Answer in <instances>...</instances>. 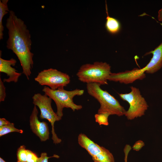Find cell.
<instances>
[{
  "label": "cell",
  "instance_id": "cell-5",
  "mask_svg": "<svg viewBox=\"0 0 162 162\" xmlns=\"http://www.w3.org/2000/svg\"><path fill=\"white\" fill-rule=\"evenodd\" d=\"M32 99L33 104L40 109V118L47 120L51 124L52 139L53 143L56 144L60 143L62 140L58 137L55 132L54 124L55 122L59 121L62 118L54 111L51 106L52 99L46 94L42 95L40 93L34 94Z\"/></svg>",
  "mask_w": 162,
  "mask_h": 162
},
{
  "label": "cell",
  "instance_id": "cell-18",
  "mask_svg": "<svg viewBox=\"0 0 162 162\" xmlns=\"http://www.w3.org/2000/svg\"><path fill=\"white\" fill-rule=\"evenodd\" d=\"M6 97L5 87L4 82L0 78V102L4 101Z\"/></svg>",
  "mask_w": 162,
  "mask_h": 162
},
{
  "label": "cell",
  "instance_id": "cell-19",
  "mask_svg": "<svg viewBox=\"0 0 162 162\" xmlns=\"http://www.w3.org/2000/svg\"><path fill=\"white\" fill-rule=\"evenodd\" d=\"M53 157L58 158L59 156L56 154H54L52 156L48 157L46 153L42 152L41 154L40 157H38V162H48V160L49 158Z\"/></svg>",
  "mask_w": 162,
  "mask_h": 162
},
{
  "label": "cell",
  "instance_id": "cell-10",
  "mask_svg": "<svg viewBox=\"0 0 162 162\" xmlns=\"http://www.w3.org/2000/svg\"><path fill=\"white\" fill-rule=\"evenodd\" d=\"M152 54V57L146 65L139 69L142 74H154L159 70L162 67V42L154 50L146 53L145 55Z\"/></svg>",
  "mask_w": 162,
  "mask_h": 162
},
{
  "label": "cell",
  "instance_id": "cell-6",
  "mask_svg": "<svg viewBox=\"0 0 162 162\" xmlns=\"http://www.w3.org/2000/svg\"><path fill=\"white\" fill-rule=\"evenodd\" d=\"M130 88L129 93L119 95L122 99L129 104V108L124 115L128 119L132 120L144 115L148 106L138 88L132 86Z\"/></svg>",
  "mask_w": 162,
  "mask_h": 162
},
{
  "label": "cell",
  "instance_id": "cell-23",
  "mask_svg": "<svg viewBox=\"0 0 162 162\" xmlns=\"http://www.w3.org/2000/svg\"><path fill=\"white\" fill-rule=\"evenodd\" d=\"M124 162H127V158L128 157V155L129 153L127 152H124Z\"/></svg>",
  "mask_w": 162,
  "mask_h": 162
},
{
  "label": "cell",
  "instance_id": "cell-2",
  "mask_svg": "<svg viewBox=\"0 0 162 162\" xmlns=\"http://www.w3.org/2000/svg\"><path fill=\"white\" fill-rule=\"evenodd\" d=\"M101 85L92 83L87 84L88 93L95 98L100 104L98 114H108L119 116L124 115L126 110L119 101L108 92L102 89Z\"/></svg>",
  "mask_w": 162,
  "mask_h": 162
},
{
  "label": "cell",
  "instance_id": "cell-7",
  "mask_svg": "<svg viewBox=\"0 0 162 162\" xmlns=\"http://www.w3.org/2000/svg\"><path fill=\"white\" fill-rule=\"evenodd\" d=\"M34 80L40 85L48 86L53 90L66 86L70 81V77L67 74L52 68L41 71Z\"/></svg>",
  "mask_w": 162,
  "mask_h": 162
},
{
  "label": "cell",
  "instance_id": "cell-20",
  "mask_svg": "<svg viewBox=\"0 0 162 162\" xmlns=\"http://www.w3.org/2000/svg\"><path fill=\"white\" fill-rule=\"evenodd\" d=\"M145 145L144 142L141 140H139L136 142L132 147V148L134 150L138 151Z\"/></svg>",
  "mask_w": 162,
  "mask_h": 162
},
{
  "label": "cell",
  "instance_id": "cell-17",
  "mask_svg": "<svg viewBox=\"0 0 162 162\" xmlns=\"http://www.w3.org/2000/svg\"><path fill=\"white\" fill-rule=\"evenodd\" d=\"M27 162H38V157L33 152L28 149L26 150Z\"/></svg>",
  "mask_w": 162,
  "mask_h": 162
},
{
  "label": "cell",
  "instance_id": "cell-14",
  "mask_svg": "<svg viewBox=\"0 0 162 162\" xmlns=\"http://www.w3.org/2000/svg\"><path fill=\"white\" fill-rule=\"evenodd\" d=\"M12 132H17L22 133L23 130L15 128L13 123H10L9 124L0 127V136Z\"/></svg>",
  "mask_w": 162,
  "mask_h": 162
},
{
  "label": "cell",
  "instance_id": "cell-24",
  "mask_svg": "<svg viewBox=\"0 0 162 162\" xmlns=\"http://www.w3.org/2000/svg\"><path fill=\"white\" fill-rule=\"evenodd\" d=\"M0 162H7L5 161L4 159H3L1 157L0 158Z\"/></svg>",
  "mask_w": 162,
  "mask_h": 162
},
{
  "label": "cell",
  "instance_id": "cell-1",
  "mask_svg": "<svg viewBox=\"0 0 162 162\" xmlns=\"http://www.w3.org/2000/svg\"><path fill=\"white\" fill-rule=\"evenodd\" d=\"M6 27L8 35L6 47L16 55L22 66V73L29 80L33 65L34 56L31 51L32 41L29 31L24 21L18 18L12 10L9 12Z\"/></svg>",
  "mask_w": 162,
  "mask_h": 162
},
{
  "label": "cell",
  "instance_id": "cell-13",
  "mask_svg": "<svg viewBox=\"0 0 162 162\" xmlns=\"http://www.w3.org/2000/svg\"><path fill=\"white\" fill-rule=\"evenodd\" d=\"M8 0H0V40L3 38L4 27L2 24V19L4 15L9 12L8 3Z\"/></svg>",
  "mask_w": 162,
  "mask_h": 162
},
{
  "label": "cell",
  "instance_id": "cell-15",
  "mask_svg": "<svg viewBox=\"0 0 162 162\" xmlns=\"http://www.w3.org/2000/svg\"><path fill=\"white\" fill-rule=\"evenodd\" d=\"M26 150L24 145L21 146L18 148L16 152L17 162H27Z\"/></svg>",
  "mask_w": 162,
  "mask_h": 162
},
{
  "label": "cell",
  "instance_id": "cell-11",
  "mask_svg": "<svg viewBox=\"0 0 162 162\" xmlns=\"http://www.w3.org/2000/svg\"><path fill=\"white\" fill-rule=\"evenodd\" d=\"M16 63V61L13 58L9 60H5L0 57V72L6 74L8 77V78L3 79L4 82L9 83L17 82L19 77L22 73L17 72L15 69L12 67L14 66Z\"/></svg>",
  "mask_w": 162,
  "mask_h": 162
},
{
  "label": "cell",
  "instance_id": "cell-9",
  "mask_svg": "<svg viewBox=\"0 0 162 162\" xmlns=\"http://www.w3.org/2000/svg\"><path fill=\"white\" fill-rule=\"evenodd\" d=\"M38 111L34 105L30 117V125L32 132L40 138L41 141H45L49 138L50 133L47 123L39 121Z\"/></svg>",
  "mask_w": 162,
  "mask_h": 162
},
{
  "label": "cell",
  "instance_id": "cell-21",
  "mask_svg": "<svg viewBox=\"0 0 162 162\" xmlns=\"http://www.w3.org/2000/svg\"><path fill=\"white\" fill-rule=\"evenodd\" d=\"M10 122L4 118H0V127L6 125Z\"/></svg>",
  "mask_w": 162,
  "mask_h": 162
},
{
  "label": "cell",
  "instance_id": "cell-8",
  "mask_svg": "<svg viewBox=\"0 0 162 162\" xmlns=\"http://www.w3.org/2000/svg\"><path fill=\"white\" fill-rule=\"evenodd\" d=\"M78 141L91 156L94 162H115L112 154L108 149L95 143L85 134L79 135Z\"/></svg>",
  "mask_w": 162,
  "mask_h": 162
},
{
  "label": "cell",
  "instance_id": "cell-22",
  "mask_svg": "<svg viewBox=\"0 0 162 162\" xmlns=\"http://www.w3.org/2000/svg\"><path fill=\"white\" fill-rule=\"evenodd\" d=\"M158 18L159 21L162 22V8L158 11Z\"/></svg>",
  "mask_w": 162,
  "mask_h": 162
},
{
  "label": "cell",
  "instance_id": "cell-16",
  "mask_svg": "<svg viewBox=\"0 0 162 162\" xmlns=\"http://www.w3.org/2000/svg\"><path fill=\"white\" fill-rule=\"evenodd\" d=\"M110 116L108 114H98L95 115V121L100 125H108L109 124L108 118Z\"/></svg>",
  "mask_w": 162,
  "mask_h": 162
},
{
  "label": "cell",
  "instance_id": "cell-4",
  "mask_svg": "<svg viewBox=\"0 0 162 162\" xmlns=\"http://www.w3.org/2000/svg\"><path fill=\"white\" fill-rule=\"evenodd\" d=\"M42 91L54 101L57 107L56 113L61 118L63 116L64 108H70L75 111L80 110L82 107V105L75 104L73 98L75 96L82 95L84 93L83 90L76 89L68 91L64 89V87H61L53 90L45 86Z\"/></svg>",
  "mask_w": 162,
  "mask_h": 162
},
{
  "label": "cell",
  "instance_id": "cell-3",
  "mask_svg": "<svg viewBox=\"0 0 162 162\" xmlns=\"http://www.w3.org/2000/svg\"><path fill=\"white\" fill-rule=\"evenodd\" d=\"M111 73V66L109 64L96 62L93 64L82 65L76 75L78 80L83 82L96 83L101 85L107 84L108 77Z\"/></svg>",
  "mask_w": 162,
  "mask_h": 162
},
{
  "label": "cell",
  "instance_id": "cell-12",
  "mask_svg": "<svg viewBox=\"0 0 162 162\" xmlns=\"http://www.w3.org/2000/svg\"><path fill=\"white\" fill-rule=\"evenodd\" d=\"M106 9L107 16L105 23V28L110 33L112 34H116L121 30V23L117 19L109 15L106 3Z\"/></svg>",
  "mask_w": 162,
  "mask_h": 162
}]
</instances>
